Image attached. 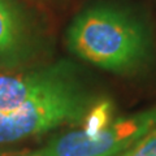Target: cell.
Segmentation results:
<instances>
[{
	"instance_id": "cell-1",
	"label": "cell",
	"mask_w": 156,
	"mask_h": 156,
	"mask_svg": "<svg viewBox=\"0 0 156 156\" xmlns=\"http://www.w3.org/2000/svg\"><path fill=\"white\" fill-rule=\"evenodd\" d=\"M69 46L81 58L112 72H129L147 52L143 27L113 8H92L76 18L69 29Z\"/></svg>"
},
{
	"instance_id": "cell-2",
	"label": "cell",
	"mask_w": 156,
	"mask_h": 156,
	"mask_svg": "<svg viewBox=\"0 0 156 156\" xmlns=\"http://www.w3.org/2000/svg\"><path fill=\"white\" fill-rule=\"evenodd\" d=\"M90 100L74 82L14 109L0 111V144L43 134L62 124L85 120Z\"/></svg>"
},
{
	"instance_id": "cell-3",
	"label": "cell",
	"mask_w": 156,
	"mask_h": 156,
	"mask_svg": "<svg viewBox=\"0 0 156 156\" xmlns=\"http://www.w3.org/2000/svg\"><path fill=\"white\" fill-rule=\"evenodd\" d=\"M156 126V108L121 117L95 134L83 129L53 138L41 148L8 152V156H115Z\"/></svg>"
},
{
	"instance_id": "cell-4",
	"label": "cell",
	"mask_w": 156,
	"mask_h": 156,
	"mask_svg": "<svg viewBox=\"0 0 156 156\" xmlns=\"http://www.w3.org/2000/svg\"><path fill=\"white\" fill-rule=\"evenodd\" d=\"M72 82L64 66L18 74H0V111L14 109Z\"/></svg>"
},
{
	"instance_id": "cell-5",
	"label": "cell",
	"mask_w": 156,
	"mask_h": 156,
	"mask_svg": "<svg viewBox=\"0 0 156 156\" xmlns=\"http://www.w3.org/2000/svg\"><path fill=\"white\" fill-rule=\"evenodd\" d=\"M20 41V25L13 9L0 0V55L14 50Z\"/></svg>"
},
{
	"instance_id": "cell-6",
	"label": "cell",
	"mask_w": 156,
	"mask_h": 156,
	"mask_svg": "<svg viewBox=\"0 0 156 156\" xmlns=\"http://www.w3.org/2000/svg\"><path fill=\"white\" fill-rule=\"evenodd\" d=\"M112 104L109 101H101V103L96 104L89 109L87 115L83 120V129L86 133L89 134H95L99 131L104 130L112 121Z\"/></svg>"
},
{
	"instance_id": "cell-7",
	"label": "cell",
	"mask_w": 156,
	"mask_h": 156,
	"mask_svg": "<svg viewBox=\"0 0 156 156\" xmlns=\"http://www.w3.org/2000/svg\"><path fill=\"white\" fill-rule=\"evenodd\" d=\"M117 156H156V126Z\"/></svg>"
},
{
	"instance_id": "cell-8",
	"label": "cell",
	"mask_w": 156,
	"mask_h": 156,
	"mask_svg": "<svg viewBox=\"0 0 156 156\" xmlns=\"http://www.w3.org/2000/svg\"><path fill=\"white\" fill-rule=\"evenodd\" d=\"M0 156H8V152L4 154V152H2V151H0Z\"/></svg>"
},
{
	"instance_id": "cell-9",
	"label": "cell",
	"mask_w": 156,
	"mask_h": 156,
	"mask_svg": "<svg viewBox=\"0 0 156 156\" xmlns=\"http://www.w3.org/2000/svg\"><path fill=\"white\" fill-rule=\"evenodd\" d=\"M115 156H117V155H115Z\"/></svg>"
}]
</instances>
